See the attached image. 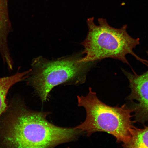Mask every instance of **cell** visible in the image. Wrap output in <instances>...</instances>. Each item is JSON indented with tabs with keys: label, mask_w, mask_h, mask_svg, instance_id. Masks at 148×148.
<instances>
[{
	"label": "cell",
	"mask_w": 148,
	"mask_h": 148,
	"mask_svg": "<svg viewBox=\"0 0 148 148\" xmlns=\"http://www.w3.org/2000/svg\"><path fill=\"white\" fill-rule=\"evenodd\" d=\"M12 104L0 125V147L54 148L84 133L53 125L47 119L51 112L30 110L21 100Z\"/></svg>",
	"instance_id": "1"
},
{
	"label": "cell",
	"mask_w": 148,
	"mask_h": 148,
	"mask_svg": "<svg viewBox=\"0 0 148 148\" xmlns=\"http://www.w3.org/2000/svg\"><path fill=\"white\" fill-rule=\"evenodd\" d=\"M82 55L81 53L52 60L42 56L35 58L25 80L33 88L42 102L45 103L55 87L79 86L86 82L88 72L95 62H81Z\"/></svg>",
	"instance_id": "2"
},
{
	"label": "cell",
	"mask_w": 148,
	"mask_h": 148,
	"mask_svg": "<svg viewBox=\"0 0 148 148\" xmlns=\"http://www.w3.org/2000/svg\"><path fill=\"white\" fill-rule=\"evenodd\" d=\"M98 21L99 25L94 23V18H88L87 21V36L81 43L84 47L81 53L86 55L81 62H95L111 58L129 65L126 56L131 54L148 66V61L140 58L133 51L140 44V39L130 36L127 31V25L116 29L110 26L105 18H99Z\"/></svg>",
	"instance_id": "3"
},
{
	"label": "cell",
	"mask_w": 148,
	"mask_h": 148,
	"mask_svg": "<svg viewBox=\"0 0 148 148\" xmlns=\"http://www.w3.org/2000/svg\"><path fill=\"white\" fill-rule=\"evenodd\" d=\"M78 106L86 112L84 121L74 127L90 137L94 133L103 132L112 135L118 143L125 145L130 141L132 125L131 114L134 110L127 107L108 106L100 100L91 88L86 96H77Z\"/></svg>",
	"instance_id": "4"
},
{
	"label": "cell",
	"mask_w": 148,
	"mask_h": 148,
	"mask_svg": "<svg viewBox=\"0 0 148 148\" xmlns=\"http://www.w3.org/2000/svg\"><path fill=\"white\" fill-rule=\"evenodd\" d=\"M128 79L131 92L128 99L132 101L135 121L141 123L148 121V70L141 75L123 70Z\"/></svg>",
	"instance_id": "5"
},
{
	"label": "cell",
	"mask_w": 148,
	"mask_h": 148,
	"mask_svg": "<svg viewBox=\"0 0 148 148\" xmlns=\"http://www.w3.org/2000/svg\"><path fill=\"white\" fill-rule=\"evenodd\" d=\"M8 0H0V55L3 63L9 70L13 69L14 62L11 56L8 37L12 27L9 14Z\"/></svg>",
	"instance_id": "6"
},
{
	"label": "cell",
	"mask_w": 148,
	"mask_h": 148,
	"mask_svg": "<svg viewBox=\"0 0 148 148\" xmlns=\"http://www.w3.org/2000/svg\"><path fill=\"white\" fill-rule=\"evenodd\" d=\"M30 71L29 69L21 73L18 71L10 76L0 78V118L8 108L7 97L9 90L16 83L25 80Z\"/></svg>",
	"instance_id": "7"
},
{
	"label": "cell",
	"mask_w": 148,
	"mask_h": 148,
	"mask_svg": "<svg viewBox=\"0 0 148 148\" xmlns=\"http://www.w3.org/2000/svg\"><path fill=\"white\" fill-rule=\"evenodd\" d=\"M131 134L130 141L123 145L124 147L148 148V126L142 129L134 127Z\"/></svg>",
	"instance_id": "8"
}]
</instances>
